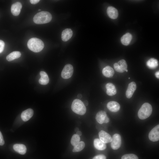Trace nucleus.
I'll use <instances>...</instances> for the list:
<instances>
[{"label": "nucleus", "mask_w": 159, "mask_h": 159, "mask_svg": "<svg viewBox=\"0 0 159 159\" xmlns=\"http://www.w3.org/2000/svg\"><path fill=\"white\" fill-rule=\"evenodd\" d=\"M52 18V16L49 12L43 11L37 13L34 16L33 20L35 23L42 24L49 22Z\"/></svg>", "instance_id": "1"}, {"label": "nucleus", "mask_w": 159, "mask_h": 159, "mask_svg": "<svg viewBox=\"0 0 159 159\" xmlns=\"http://www.w3.org/2000/svg\"><path fill=\"white\" fill-rule=\"evenodd\" d=\"M27 45L30 50L35 52H40L44 47L43 41L36 38H33L29 39Z\"/></svg>", "instance_id": "2"}, {"label": "nucleus", "mask_w": 159, "mask_h": 159, "mask_svg": "<svg viewBox=\"0 0 159 159\" xmlns=\"http://www.w3.org/2000/svg\"><path fill=\"white\" fill-rule=\"evenodd\" d=\"M71 109L74 113L80 115H84L86 111V108L83 102L79 99H75L73 101Z\"/></svg>", "instance_id": "3"}, {"label": "nucleus", "mask_w": 159, "mask_h": 159, "mask_svg": "<svg viewBox=\"0 0 159 159\" xmlns=\"http://www.w3.org/2000/svg\"><path fill=\"white\" fill-rule=\"evenodd\" d=\"M152 107L150 104L146 102L141 106L138 112L139 118L141 120H144L148 117L151 115Z\"/></svg>", "instance_id": "4"}, {"label": "nucleus", "mask_w": 159, "mask_h": 159, "mask_svg": "<svg viewBox=\"0 0 159 159\" xmlns=\"http://www.w3.org/2000/svg\"><path fill=\"white\" fill-rule=\"evenodd\" d=\"M73 72V67L71 64L65 65L61 73L62 77L64 79H68L71 77Z\"/></svg>", "instance_id": "5"}, {"label": "nucleus", "mask_w": 159, "mask_h": 159, "mask_svg": "<svg viewBox=\"0 0 159 159\" xmlns=\"http://www.w3.org/2000/svg\"><path fill=\"white\" fill-rule=\"evenodd\" d=\"M112 138L111 146L113 150H117L120 147L121 144V138L120 135L118 134H114Z\"/></svg>", "instance_id": "6"}, {"label": "nucleus", "mask_w": 159, "mask_h": 159, "mask_svg": "<svg viewBox=\"0 0 159 159\" xmlns=\"http://www.w3.org/2000/svg\"><path fill=\"white\" fill-rule=\"evenodd\" d=\"M95 119L97 122L100 124L107 123L110 120L106 112L102 110L100 111L97 113Z\"/></svg>", "instance_id": "7"}, {"label": "nucleus", "mask_w": 159, "mask_h": 159, "mask_svg": "<svg viewBox=\"0 0 159 159\" xmlns=\"http://www.w3.org/2000/svg\"><path fill=\"white\" fill-rule=\"evenodd\" d=\"M114 67L117 72L120 73H122L127 69V64L125 60L121 59L117 62L114 63Z\"/></svg>", "instance_id": "8"}, {"label": "nucleus", "mask_w": 159, "mask_h": 159, "mask_svg": "<svg viewBox=\"0 0 159 159\" xmlns=\"http://www.w3.org/2000/svg\"><path fill=\"white\" fill-rule=\"evenodd\" d=\"M148 137L150 140L153 142L159 140V125L154 127L149 132Z\"/></svg>", "instance_id": "9"}, {"label": "nucleus", "mask_w": 159, "mask_h": 159, "mask_svg": "<svg viewBox=\"0 0 159 159\" xmlns=\"http://www.w3.org/2000/svg\"><path fill=\"white\" fill-rule=\"evenodd\" d=\"M99 139L103 143H107L111 142L112 138L110 135L103 130H101L99 133Z\"/></svg>", "instance_id": "10"}, {"label": "nucleus", "mask_w": 159, "mask_h": 159, "mask_svg": "<svg viewBox=\"0 0 159 159\" xmlns=\"http://www.w3.org/2000/svg\"><path fill=\"white\" fill-rule=\"evenodd\" d=\"M136 89V85L134 82H130L126 92V95L128 98H131Z\"/></svg>", "instance_id": "11"}, {"label": "nucleus", "mask_w": 159, "mask_h": 159, "mask_svg": "<svg viewBox=\"0 0 159 159\" xmlns=\"http://www.w3.org/2000/svg\"><path fill=\"white\" fill-rule=\"evenodd\" d=\"M22 7L21 4L19 2H17L12 4L11 7L12 14L15 16H18L20 12Z\"/></svg>", "instance_id": "12"}, {"label": "nucleus", "mask_w": 159, "mask_h": 159, "mask_svg": "<svg viewBox=\"0 0 159 159\" xmlns=\"http://www.w3.org/2000/svg\"><path fill=\"white\" fill-rule=\"evenodd\" d=\"M34 114L33 110L29 108L24 111L21 115V117L24 121H26L29 120L32 116Z\"/></svg>", "instance_id": "13"}, {"label": "nucleus", "mask_w": 159, "mask_h": 159, "mask_svg": "<svg viewBox=\"0 0 159 159\" xmlns=\"http://www.w3.org/2000/svg\"><path fill=\"white\" fill-rule=\"evenodd\" d=\"M107 107L110 111L112 112H116L120 110V105L116 102L111 101L107 103Z\"/></svg>", "instance_id": "14"}, {"label": "nucleus", "mask_w": 159, "mask_h": 159, "mask_svg": "<svg viewBox=\"0 0 159 159\" xmlns=\"http://www.w3.org/2000/svg\"><path fill=\"white\" fill-rule=\"evenodd\" d=\"M73 35L72 30L70 29H66L63 30L62 33V40L64 42H67L69 40Z\"/></svg>", "instance_id": "15"}, {"label": "nucleus", "mask_w": 159, "mask_h": 159, "mask_svg": "<svg viewBox=\"0 0 159 159\" xmlns=\"http://www.w3.org/2000/svg\"><path fill=\"white\" fill-rule=\"evenodd\" d=\"M107 12L108 16L112 19H116L118 16V11L116 8L112 6H109L108 7Z\"/></svg>", "instance_id": "16"}, {"label": "nucleus", "mask_w": 159, "mask_h": 159, "mask_svg": "<svg viewBox=\"0 0 159 159\" xmlns=\"http://www.w3.org/2000/svg\"><path fill=\"white\" fill-rule=\"evenodd\" d=\"M105 87L107 89L106 93L108 95L112 96L116 94L117 90L115 86L113 84L107 83L106 84Z\"/></svg>", "instance_id": "17"}, {"label": "nucleus", "mask_w": 159, "mask_h": 159, "mask_svg": "<svg viewBox=\"0 0 159 159\" xmlns=\"http://www.w3.org/2000/svg\"><path fill=\"white\" fill-rule=\"evenodd\" d=\"M13 148L14 150L21 155L25 154L26 151V146L24 144H16L14 145Z\"/></svg>", "instance_id": "18"}, {"label": "nucleus", "mask_w": 159, "mask_h": 159, "mask_svg": "<svg viewBox=\"0 0 159 159\" xmlns=\"http://www.w3.org/2000/svg\"><path fill=\"white\" fill-rule=\"evenodd\" d=\"M94 145L95 147L97 149L102 150L106 148L105 143L102 142L99 139L96 138L94 140Z\"/></svg>", "instance_id": "19"}, {"label": "nucleus", "mask_w": 159, "mask_h": 159, "mask_svg": "<svg viewBox=\"0 0 159 159\" xmlns=\"http://www.w3.org/2000/svg\"><path fill=\"white\" fill-rule=\"evenodd\" d=\"M102 73L103 74L105 77L110 78L113 76L114 74V71L112 67L107 66L103 69Z\"/></svg>", "instance_id": "20"}, {"label": "nucleus", "mask_w": 159, "mask_h": 159, "mask_svg": "<svg viewBox=\"0 0 159 159\" xmlns=\"http://www.w3.org/2000/svg\"><path fill=\"white\" fill-rule=\"evenodd\" d=\"M41 78L39 80V83L42 85H47L49 82V79L47 74L43 71L40 72Z\"/></svg>", "instance_id": "21"}, {"label": "nucleus", "mask_w": 159, "mask_h": 159, "mask_svg": "<svg viewBox=\"0 0 159 159\" xmlns=\"http://www.w3.org/2000/svg\"><path fill=\"white\" fill-rule=\"evenodd\" d=\"M132 38L131 34L127 33L124 35L121 38L122 43L124 45L127 46L130 43Z\"/></svg>", "instance_id": "22"}, {"label": "nucleus", "mask_w": 159, "mask_h": 159, "mask_svg": "<svg viewBox=\"0 0 159 159\" xmlns=\"http://www.w3.org/2000/svg\"><path fill=\"white\" fill-rule=\"evenodd\" d=\"M158 61L154 58L150 59L146 62L147 66L151 69H155L158 66Z\"/></svg>", "instance_id": "23"}, {"label": "nucleus", "mask_w": 159, "mask_h": 159, "mask_svg": "<svg viewBox=\"0 0 159 159\" xmlns=\"http://www.w3.org/2000/svg\"><path fill=\"white\" fill-rule=\"evenodd\" d=\"M21 55V54L20 52L18 51H14L7 56L6 59L8 61H11L19 58Z\"/></svg>", "instance_id": "24"}, {"label": "nucleus", "mask_w": 159, "mask_h": 159, "mask_svg": "<svg viewBox=\"0 0 159 159\" xmlns=\"http://www.w3.org/2000/svg\"><path fill=\"white\" fill-rule=\"evenodd\" d=\"M85 145V143L83 141H80L78 143L74 146L72 151L74 152L80 151L84 148Z\"/></svg>", "instance_id": "25"}, {"label": "nucleus", "mask_w": 159, "mask_h": 159, "mask_svg": "<svg viewBox=\"0 0 159 159\" xmlns=\"http://www.w3.org/2000/svg\"><path fill=\"white\" fill-rule=\"evenodd\" d=\"M80 141V136L76 134H74L72 136L71 140V143L74 146H75Z\"/></svg>", "instance_id": "26"}, {"label": "nucleus", "mask_w": 159, "mask_h": 159, "mask_svg": "<svg viewBox=\"0 0 159 159\" xmlns=\"http://www.w3.org/2000/svg\"><path fill=\"white\" fill-rule=\"evenodd\" d=\"M121 159H138V157L132 154H126L123 155Z\"/></svg>", "instance_id": "27"}, {"label": "nucleus", "mask_w": 159, "mask_h": 159, "mask_svg": "<svg viewBox=\"0 0 159 159\" xmlns=\"http://www.w3.org/2000/svg\"><path fill=\"white\" fill-rule=\"evenodd\" d=\"M92 159H106V158L104 155L101 154L95 156Z\"/></svg>", "instance_id": "28"}, {"label": "nucleus", "mask_w": 159, "mask_h": 159, "mask_svg": "<svg viewBox=\"0 0 159 159\" xmlns=\"http://www.w3.org/2000/svg\"><path fill=\"white\" fill-rule=\"evenodd\" d=\"M4 45V42L2 40H0V53L3 51Z\"/></svg>", "instance_id": "29"}, {"label": "nucleus", "mask_w": 159, "mask_h": 159, "mask_svg": "<svg viewBox=\"0 0 159 159\" xmlns=\"http://www.w3.org/2000/svg\"><path fill=\"white\" fill-rule=\"evenodd\" d=\"M4 141L3 138V136L0 131V145L2 146L4 144Z\"/></svg>", "instance_id": "30"}, {"label": "nucleus", "mask_w": 159, "mask_h": 159, "mask_svg": "<svg viewBox=\"0 0 159 159\" xmlns=\"http://www.w3.org/2000/svg\"><path fill=\"white\" fill-rule=\"evenodd\" d=\"M40 1L39 0H30V2L32 4H36Z\"/></svg>", "instance_id": "31"}, {"label": "nucleus", "mask_w": 159, "mask_h": 159, "mask_svg": "<svg viewBox=\"0 0 159 159\" xmlns=\"http://www.w3.org/2000/svg\"><path fill=\"white\" fill-rule=\"evenodd\" d=\"M155 77L158 79L159 78V72L158 71L156 72L155 73Z\"/></svg>", "instance_id": "32"}, {"label": "nucleus", "mask_w": 159, "mask_h": 159, "mask_svg": "<svg viewBox=\"0 0 159 159\" xmlns=\"http://www.w3.org/2000/svg\"><path fill=\"white\" fill-rule=\"evenodd\" d=\"M76 134L80 136L82 135V133L81 131L79 130L76 132Z\"/></svg>", "instance_id": "33"}, {"label": "nucleus", "mask_w": 159, "mask_h": 159, "mask_svg": "<svg viewBox=\"0 0 159 159\" xmlns=\"http://www.w3.org/2000/svg\"><path fill=\"white\" fill-rule=\"evenodd\" d=\"M83 103L86 106H87L88 104V102L87 100H85L84 101Z\"/></svg>", "instance_id": "34"}, {"label": "nucleus", "mask_w": 159, "mask_h": 159, "mask_svg": "<svg viewBox=\"0 0 159 159\" xmlns=\"http://www.w3.org/2000/svg\"><path fill=\"white\" fill-rule=\"evenodd\" d=\"M77 96L78 98H81L82 97V95L81 94H79L77 95Z\"/></svg>", "instance_id": "35"}, {"label": "nucleus", "mask_w": 159, "mask_h": 159, "mask_svg": "<svg viewBox=\"0 0 159 159\" xmlns=\"http://www.w3.org/2000/svg\"><path fill=\"white\" fill-rule=\"evenodd\" d=\"M74 130H75V132H77L79 131V129L78 127H76L75 129Z\"/></svg>", "instance_id": "36"}, {"label": "nucleus", "mask_w": 159, "mask_h": 159, "mask_svg": "<svg viewBox=\"0 0 159 159\" xmlns=\"http://www.w3.org/2000/svg\"><path fill=\"white\" fill-rule=\"evenodd\" d=\"M125 71H126V72H127L128 70H127V69H126V70H125Z\"/></svg>", "instance_id": "37"}, {"label": "nucleus", "mask_w": 159, "mask_h": 159, "mask_svg": "<svg viewBox=\"0 0 159 159\" xmlns=\"http://www.w3.org/2000/svg\"><path fill=\"white\" fill-rule=\"evenodd\" d=\"M38 10H39V11H40V10H41V9H39Z\"/></svg>", "instance_id": "38"}, {"label": "nucleus", "mask_w": 159, "mask_h": 159, "mask_svg": "<svg viewBox=\"0 0 159 159\" xmlns=\"http://www.w3.org/2000/svg\"><path fill=\"white\" fill-rule=\"evenodd\" d=\"M128 78H129V79H130V77H129Z\"/></svg>", "instance_id": "39"}]
</instances>
